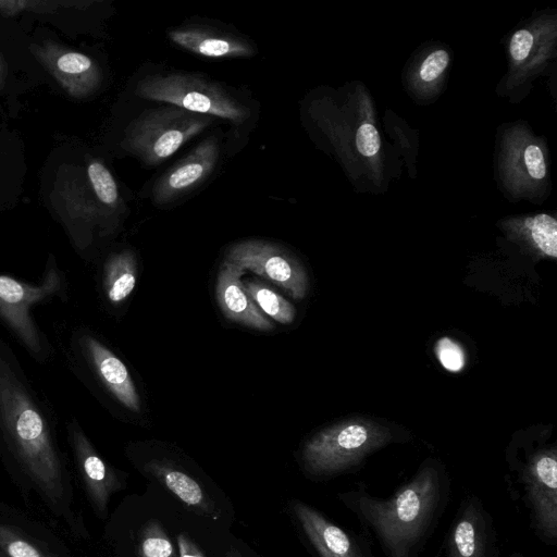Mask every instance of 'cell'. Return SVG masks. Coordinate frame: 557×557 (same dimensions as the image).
<instances>
[{"mask_svg": "<svg viewBox=\"0 0 557 557\" xmlns=\"http://www.w3.org/2000/svg\"><path fill=\"white\" fill-rule=\"evenodd\" d=\"M71 437L88 495L97 510L104 513L110 495L120 487L119 481L79 429L73 428Z\"/></svg>", "mask_w": 557, "mask_h": 557, "instance_id": "obj_14", "label": "cell"}, {"mask_svg": "<svg viewBox=\"0 0 557 557\" xmlns=\"http://www.w3.org/2000/svg\"><path fill=\"white\" fill-rule=\"evenodd\" d=\"M61 287V275L54 267L46 270L45 277L38 285L0 274V317L36 356L42 355L44 347L29 309L36 302L59 293Z\"/></svg>", "mask_w": 557, "mask_h": 557, "instance_id": "obj_7", "label": "cell"}, {"mask_svg": "<svg viewBox=\"0 0 557 557\" xmlns=\"http://www.w3.org/2000/svg\"><path fill=\"white\" fill-rule=\"evenodd\" d=\"M293 510L319 557H374L363 539L345 531L309 505L294 502Z\"/></svg>", "mask_w": 557, "mask_h": 557, "instance_id": "obj_11", "label": "cell"}, {"mask_svg": "<svg viewBox=\"0 0 557 557\" xmlns=\"http://www.w3.org/2000/svg\"><path fill=\"white\" fill-rule=\"evenodd\" d=\"M508 557H523V556L520 553L515 552V553L510 554Z\"/></svg>", "mask_w": 557, "mask_h": 557, "instance_id": "obj_31", "label": "cell"}, {"mask_svg": "<svg viewBox=\"0 0 557 557\" xmlns=\"http://www.w3.org/2000/svg\"><path fill=\"white\" fill-rule=\"evenodd\" d=\"M245 270L226 260L219 269L215 295L223 314L231 321L258 331H270L272 322L247 294L242 276Z\"/></svg>", "mask_w": 557, "mask_h": 557, "instance_id": "obj_12", "label": "cell"}, {"mask_svg": "<svg viewBox=\"0 0 557 557\" xmlns=\"http://www.w3.org/2000/svg\"><path fill=\"white\" fill-rule=\"evenodd\" d=\"M0 549L7 557H53L11 528L0 524Z\"/></svg>", "mask_w": 557, "mask_h": 557, "instance_id": "obj_22", "label": "cell"}, {"mask_svg": "<svg viewBox=\"0 0 557 557\" xmlns=\"http://www.w3.org/2000/svg\"><path fill=\"white\" fill-rule=\"evenodd\" d=\"M393 440L389 430L369 421H348L326 428L304 446L305 469L326 478L348 472Z\"/></svg>", "mask_w": 557, "mask_h": 557, "instance_id": "obj_4", "label": "cell"}, {"mask_svg": "<svg viewBox=\"0 0 557 557\" xmlns=\"http://www.w3.org/2000/svg\"><path fill=\"white\" fill-rule=\"evenodd\" d=\"M151 471L185 504L209 510L206 496L200 485L182 471L162 463H150Z\"/></svg>", "mask_w": 557, "mask_h": 557, "instance_id": "obj_19", "label": "cell"}, {"mask_svg": "<svg viewBox=\"0 0 557 557\" xmlns=\"http://www.w3.org/2000/svg\"><path fill=\"white\" fill-rule=\"evenodd\" d=\"M45 52V63L60 84L74 96L92 92L101 82L98 65L87 55L75 51Z\"/></svg>", "mask_w": 557, "mask_h": 557, "instance_id": "obj_16", "label": "cell"}, {"mask_svg": "<svg viewBox=\"0 0 557 557\" xmlns=\"http://www.w3.org/2000/svg\"><path fill=\"white\" fill-rule=\"evenodd\" d=\"M219 153L216 137L209 136L199 143L156 182L152 189L153 201L165 205L198 187L214 170Z\"/></svg>", "mask_w": 557, "mask_h": 557, "instance_id": "obj_10", "label": "cell"}, {"mask_svg": "<svg viewBox=\"0 0 557 557\" xmlns=\"http://www.w3.org/2000/svg\"><path fill=\"white\" fill-rule=\"evenodd\" d=\"M441 364L448 371L458 372L465 366V354L461 347L448 337L441 338L435 346Z\"/></svg>", "mask_w": 557, "mask_h": 557, "instance_id": "obj_25", "label": "cell"}, {"mask_svg": "<svg viewBox=\"0 0 557 557\" xmlns=\"http://www.w3.org/2000/svg\"><path fill=\"white\" fill-rule=\"evenodd\" d=\"M213 123V116L177 107L143 112L127 127L124 148L148 165H157Z\"/></svg>", "mask_w": 557, "mask_h": 557, "instance_id": "obj_6", "label": "cell"}, {"mask_svg": "<svg viewBox=\"0 0 557 557\" xmlns=\"http://www.w3.org/2000/svg\"><path fill=\"white\" fill-rule=\"evenodd\" d=\"M136 94L193 113L216 116L234 125L243 124L250 114L248 108L221 85L196 74L149 75L138 82Z\"/></svg>", "mask_w": 557, "mask_h": 557, "instance_id": "obj_5", "label": "cell"}, {"mask_svg": "<svg viewBox=\"0 0 557 557\" xmlns=\"http://www.w3.org/2000/svg\"><path fill=\"white\" fill-rule=\"evenodd\" d=\"M0 437L47 498L59 502L63 474L50 426L12 350L1 338Z\"/></svg>", "mask_w": 557, "mask_h": 557, "instance_id": "obj_2", "label": "cell"}, {"mask_svg": "<svg viewBox=\"0 0 557 557\" xmlns=\"http://www.w3.org/2000/svg\"><path fill=\"white\" fill-rule=\"evenodd\" d=\"M4 67H3V60L0 57V76H3Z\"/></svg>", "mask_w": 557, "mask_h": 557, "instance_id": "obj_30", "label": "cell"}, {"mask_svg": "<svg viewBox=\"0 0 557 557\" xmlns=\"http://www.w3.org/2000/svg\"><path fill=\"white\" fill-rule=\"evenodd\" d=\"M356 146L364 157L375 156L381 148V137L376 127L371 123L361 124L356 134Z\"/></svg>", "mask_w": 557, "mask_h": 557, "instance_id": "obj_27", "label": "cell"}, {"mask_svg": "<svg viewBox=\"0 0 557 557\" xmlns=\"http://www.w3.org/2000/svg\"><path fill=\"white\" fill-rule=\"evenodd\" d=\"M225 260L264 277L295 299L304 298L307 293L308 277L302 264L276 244L260 239L243 240L228 248Z\"/></svg>", "mask_w": 557, "mask_h": 557, "instance_id": "obj_8", "label": "cell"}, {"mask_svg": "<svg viewBox=\"0 0 557 557\" xmlns=\"http://www.w3.org/2000/svg\"><path fill=\"white\" fill-rule=\"evenodd\" d=\"M525 228L532 244L545 256L557 258V221L546 213L525 220Z\"/></svg>", "mask_w": 557, "mask_h": 557, "instance_id": "obj_20", "label": "cell"}, {"mask_svg": "<svg viewBox=\"0 0 557 557\" xmlns=\"http://www.w3.org/2000/svg\"><path fill=\"white\" fill-rule=\"evenodd\" d=\"M169 38L183 49L211 59L251 57L253 47L246 40L198 26H185L169 32Z\"/></svg>", "mask_w": 557, "mask_h": 557, "instance_id": "obj_15", "label": "cell"}, {"mask_svg": "<svg viewBox=\"0 0 557 557\" xmlns=\"http://www.w3.org/2000/svg\"><path fill=\"white\" fill-rule=\"evenodd\" d=\"M517 164L523 175L533 181H541L546 176L547 166L542 148L534 143H527L518 151Z\"/></svg>", "mask_w": 557, "mask_h": 557, "instance_id": "obj_23", "label": "cell"}, {"mask_svg": "<svg viewBox=\"0 0 557 557\" xmlns=\"http://www.w3.org/2000/svg\"><path fill=\"white\" fill-rule=\"evenodd\" d=\"M88 177L98 199L108 207H115L119 190L111 172L98 161H92L87 169Z\"/></svg>", "mask_w": 557, "mask_h": 557, "instance_id": "obj_21", "label": "cell"}, {"mask_svg": "<svg viewBox=\"0 0 557 557\" xmlns=\"http://www.w3.org/2000/svg\"><path fill=\"white\" fill-rule=\"evenodd\" d=\"M2 79H3V76H0V84H1Z\"/></svg>", "mask_w": 557, "mask_h": 557, "instance_id": "obj_32", "label": "cell"}, {"mask_svg": "<svg viewBox=\"0 0 557 557\" xmlns=\"http://www.w3.org/2000/svg\"><path fill=\"white\" fill-rule=\"evenodd\" d=\"M450 62L449 52L437 49L429 53L418 70V79L423 84L434 83L447 70Z\"/></svg>", "mask_w": 557, "mask_h": 557, "instance_id": "obj_24", "label": "cell"}, {"mask_svg": "<svg viewBox=\"0 0 557 557\" xmlns=\"http://www.w3.org/2000/svg\"><path fill=\"white\" fill-rule=\"evenodd\" d=\"M243 283L247 294L261 312L282 324L294 321L296 314L294 306L265 283L259 280H248Z\"/></svg>", "mask_w": 557, "mask_h": 557, "instance_id": "obj_18", "label": "cell"}, {"mask_svg": "<svg viewBox=\"0 0 557 557\" xmlns=\"http://www.w3.org/2000/svg\"><path fill=\"white\" fill-rule=\"evenodd\" d=\"M137 280L136 257L131 250L112 255L106 265L103 287L108 300L117 305L134 290Z\"/></svg>", "mask_w": 557, "mask_h": 557, "instance_id": "obj_17", "label": "cell"}, {"mask_svg": "<svg viewBox=\"0 0 557 557\" xmlns=\"http://www.w3.org/2000/svg\"><path fill=\"white\" fill-rule=\"evenodd\" d=\"M83 346L107 389L127 409L140 411V399L136 385L123 361L92 336L83 337Z\"/></svg>", "mask_w": 557, "mask_h": 557, "instance_id": "obj_13", "label": "cell"}, {"mask_svg": "<svg viewBox=\"0 0 557 557\" xmlns=\"http://www.w3.org/2000/svg\"><path fill=\"white\" fill-rule=\"evenodd\" d=\"M181 557H201L190 547V544L181 535L178 537Z\"/></svg>", "mask_w": 557, "mask_h": 557, "instance_id": "obj_29", "label": "cell"}, {"mask_svg": "<svg viewBox=\"0 0 557 557\" xmlns=\"http://www.w3.org/2000/svg\"><path fill=\"white\" fill-rule=\"evenodd\" d=\"M494 521L481 498L469 495L459 504L445 541V557H498Z\"/></svg>", "mask_w": 557, "mask_h": 557, "instance_id": "obj_9", "label": "cell"}, {"mask_svg": "<svg viewBox=\"0 0 557 557\" xmlns=\"http://www.w3.org/2000/svg\"><path fill=\"white\" fill-rule=\"evenodd\" d=\"M511 499L519 504L535 536L557 544V456L553 448L513 458L506 479Z\"/></svg>", "mask_w": 557, "mask_h": 557, "instance_id": "obj_3", "label": "cell"}, {"mask_svg": "<svg viewBox=\"0 0 557 557\" xmlns=\"http://www.w3.org/2000/svg\"><path fill=\"white\" fill-rule=\"evenodd\" d=\"M450 490L443 467L426 461L388 497L359 486L339 494V499L385 557H420L446 509Z\"/></svg>", "mask_w": 557, "mask_h": 557, "instance_id": "obj_1", "label": "cell"}, {"mask_svg": "<svg viewBox=\"0 0 557 557\" xmlns=\"http://www.w3.org/2000/svg\"><path fill=\"white\" fill-rule=\"evenodd\" d=\"M143 557H172L173 546L162 534H149L141 542Z\"/></svg>", "mask_w": 557, "mask_h": 557, "instance_id": "obj_28", "label": "cell"}, {"mask_svg": "<svg viewBox=\"0 0 557 557\" xmlns=\"http://www.w3.org/2000/svg\"><path fill=\"white\" fill-rule=\"evenodd\" d=\"M534 34L528 28H520L516 30L509 41V54L515 64H522L525 62L534 47Z\"/></svg>", "mask_w": 557, "mask_h": 557, "instance_id": "obj_26", "label": "cell"}]
</instances>
